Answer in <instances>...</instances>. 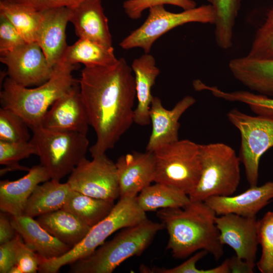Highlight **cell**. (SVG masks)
Instances as JSON below:
<instances>
[{"mask_svg":"<svg viewBox=\"0 0 273 273\" xmlns=\"http://www.w3.org/2000/svg\"><path fill=\"white\" fill-rule=\"evenodd\" d=\"M124 58L113 65L85 66L78 80L90 126L96 134L92 158L113 149L134 122L135 85Z\"/></svg>","mask_w":273,"mask_h":273,"instance_id":"6da1fadb","label":"cell"},{"mask_svg":"<svg viewBox=\"0 0 273 273\" xmlns=\"http://www.w3.org/2000/svg\"><path fill=\"white\" fill-rule=\"evenodd\" d=\"M157 216L167 230L166 249L174 257L186 258L200 250L206 251L215 260L223 255L217 215L204 201H191L183 207L161 209Z\"/></svg>","mask_w":273,"mask_h":273,"instance_id":"7a4b0ae2","label":"cell"},{"mask_svg":"<svg viewBox=\"0 0 273 273\" xmlns=\"http://www.w3.org/2000/svg\"><path fill=\"white\" fill-rule=\"evenodd\" d=\"M77 66L61 60L54 66L51 77L34 88L22 86L7 77L0 92L2 107L20 115L30 129L40 126L52 104L78 82L72 75Z\"/></svg>","mask_w":273,"mask_h":273,"instance_id":"3957f363","label":"cell"},{"mask_svg":"<svg viewBox=\"0 0 273 273\" xmlns=\"http://www.w3.org/2000/svg\"><path fill=\"white\" fill-rule=\"evenodd\" d=\"M161 222L147 219L124 228L111 240L102 244L90 255L70 264L71 273H111L121 263L139 256L164 228Z\"/></svg>","mask_w":273,"mask_h":273,"instance_id":"277c9868","label":"cell"},{"mask_svg":"<svg viewBox=\"0 0 273 273\" xmlns=\"http://www.w3.org/2000/svg\"><path fill=\"white\" fill-rule=\"evenodd\" d=\"M147 219L146 212L139 207L135 198H119L110 213L92 226L84 238L65 254L50 259L39 256L38 271L56 273L63 266L90 255L116 231L136 225Z\"/></svg>","mask_w":273,"mask_h":273,"instance_id":"5b68a950","label":"cell"},{"mask_svg":"<svg viewBox=\"0 0 273 273\" xmlns=\"http://www.w3.org/2000/svg\"><path fill=\"white\" fill-rule=\"evenodd\" d=\"M202 172L189 195L191 201H204L214 196L232 195L239 187L241 160L235 151L222 143L200 144Z\"/></svg>","mask_w":273,"mask_h":273,"instance_id":"8992f818","label":"cell"},{"mask_svg":"<svg viewBox=\"0 0 273 273\" xmlns=\"http://www.w3.org/2000/svg\"><path fill=\"white\" fill-rule=\"evenodd\" d=\"M31 130L30 142L51 179L60 181L85 158L89 145L87 135L49 130L41 125Z\"/></svg>","mask_w":273,"mask_h":273,"instance_id":"52a82bcc","label":"cell"},{"mask_svg":"<svg viewBox=\"0 0 273 273\" xmlns=\"http://www.w3.org/2000/svg\"><path fill=\"white\" fill-rule=\"evenodd\" d=\"M155 182L176 188L188 195L196 187L202 172L200 144L178 140L153 152Z\"/></svg>","mask_w":273,"mask_h":273,"instance_id":"ba28073f","label":"cell"},{"mask_svg":"<svg viewBox=\"0 0 273 273\" xmlns=\"http://www.w3.org/2000/svg\"><path fill=\"white\" fill-rule=\"evenodd\" d=\"M149 10V15L143 24L120 42L122 49L139 48L145 53H149L156 40L176 27L193 22L214 24L215 21V12L210 4L180 13L167 11L163 5L152 7Z\"/></svg>","mask_w":273,"mask_h":273,"instance_id":"9c48e42d","label":"cell"},{"mask_svg":"<svg viewBox=\"0 0 273 273\" xmlns=\"http://www.w3.org/2000/svg\"><path fill=\"white\" fill-rule=\"evenodd\" d=\"M226 117L240 133L239 157L247 180L250 187L256 186L260 158L273 147V119L251 116L236 108L229 111Z\"/></svg>","mask_w":273,"mask_h":273,"instance_id":"30bf717a","label":"cell"},{"mask_svg":"<svg viewBox=\"0 0 273 273\" xmlns=\"http://www.w3.org/2000/svg\"><path fill=\"white\" fill-rule=\"evenodd\" d=\"M66 182L72 190L92 197L113 202L119 198L115 163L105 154L83 159Z\"/></svg>","mask_w":273,"mask_h":273,"instance_id":"8fae6325","label":"cell"},{"mask_svg":"<svg viewBox=\"0 0 273 273\" xmlns=\"http://www.w3.org/2000/svg\"><path fill=\"white\" fill-rule=\"evenodd\" d=\"M0 61L7 67L8 77L25 87L43 83L54 70L36 41L25 42L11 51L0 53Z\"/></svg>","mask_w":273,"mask_h":273,"instance_id":"7c38bea8","label":"cell"},{"mask_svg":"<svg viewBox=\"0 0 273 273\" xmlns=\"http://www.w3.org/2000/svg\"><path fill=\"white\" fill-rule=\"evenodd\" d=\"M215 222L221 243L231 247L238 257L255 266L259 244L256 217L226 214L216 216Z\"/></svg>","mask_w":273,"mask_h":273,"instance_id":"4fadbf2b","label":"cell"},{"mask_svg":"<svg viewBox=\"0 0 273 273\" xmlns=\"http://www.w3.org/2000/svg\"><path fill=\"white\" fill-rule=\"evenodd\" d=\"M41 126L52 130L87 135L90 124L78 82L52 104Z\"/></svg>","mask_w":273,"mask_h":273,"instance_id":"5bb4252c","label":"cell"},{"mask_svg":"<svg viewBox=\"0 0 273 273\" xmlns=\"http://www.w3.org/2000/svg\"><path fill=\"white\" fill-rule=\"evenodd\" d=\"M119 198H134L155 181L156 164L153 152H132L121 156L115 163Z\"/></svg>","mask_w":273,"mask_h":273,"instance_id":"9a60e30c","label":"cell"},{"mask_svg":"<svg viewBox=\"0 0 273 273\" xmlns=\"http://www.w3.org/2000/svg\"><path fill=\"white\" fill-rule=\"evenodd\" d=\"M196 102L195 99L187 96L171 110L165 109L161 100L153 97L150 109L152 131L146 146V151L153 152L162 146L179 140V119Z\"/></svg>","mask_w":273,"mask_h":273,"instance_id":"2e32d148","label":"cell"},{"mask_svg":"<svg viewBox=\"0 0 273 273\" xmlns=\"http://www.w3.org/2000/svg\"><path fill=\"white\" fill-rule=\"evenodd\" d=\"M42 19L36 42L52 67L62 59L68 47L66 28L70 22L71 11L67 7H57L41 10Z\"/></svg>","mask_w":273,"mask_h":273,"instance_id":"e0dca14e","label":"cell"},{"mask_svg":"<svg viewBox=\"0 0 273 273\" xmlns=\"http://www.w3.org/2000/svg\"><path fill=\"white\" fill-rule=\"evenodd\" d=\"M273 199V181L257 186H251L235 196H214L204 202L216 214H235L253 217Z\"/></svg>","mask_w":273,"mask_h":273,"instance_id":"ac0fdd59","label":"cell"},{"mask_svg":"<svg viewBox=\"0 0 273 273\" xmlns=\"http://www.w3.org/2000/svg\"><path fill=\"white\" fill-rule=\"evenodd\" d=\"M51 179L46 169L40 164L34 165L28 173L15 180L0 181V210L11 216L24 214L27 202L35 188Z\"/></svg>","mask_w":273,"mask_h":273,"instance_id":"d6986e66","label":"cell"},{"mask_svg":"<svg viewBox=\"0 0 273 273\" xmlns=\"http://www.w3.org/2000/svg\"><path fill=\"white\" fill-rule=\"evenodd\" d=\"M102 0H86L69 8L70 22L79 38L87 39L112 47V39L101 4Z\"/></svg>","mask_w":273,"mask_h":273,"instance_id":"ffe728a7","label":"cell"},{"mask_svg":"<svg viewBox=\"0 0 273 273\" xmlns=\"http://www.w3.org/2000/svg\"><path fill=\"white\" fill-rule=\"evenodd\" d=\"M11 221L25 244L42 258L60 257L72 248L51 235L33 217L24 214L11 216Z\"/></svg>","mask_w":273,"mask_h":273,"instance_id":"44dd1931","label":"cell"},{"mask_svg":"<svg viewBox=\"0 0 273 273\" xmlns=\"http://www.w3.org/2000/svg\"><path fill=\"white\" fill-rule=\"evenodd\" d=\"M228 66L234 77L250 90L273 96V59L246 56L232 59Z\"/></svg>","mask_w":273,"mask_h":273,"instance_id":"7402d4cb","label":"cell"},{"mask_svg":"<svg viewBox=\"0 0 273 273\" xmlns=\"http://www.w3.org/2000/svg\"><path fill=\"white\" fill-rule=\"evenodd\" d=\"M131 68L134 73L138 100L137 106L134 110V122L145 126L151 123L150 109L153 98L151 89L160 71L156 65L155 58L149 53L134 59Z\"/></svg>","mask_w":273,"mask_h":273,"instance_id":"603a6c76","label":"cell"},{"mask_svg":"<svg viewBox=\"0 0 273 273\" xmlns=\"http://www.w3.org/2000/svg\"><path fill=\"white\" fill-rule=\"evenodd\" d=\"M36 220L51 235L72 248L84 238L92 228L62 209L38 216Z\"/></svg>","mask_w":273,"mask_h":273,"instance_id":"cb8c5ba5","label":"cell"},{"mask_svg":"<svg viewBox=\"0 0 273 273\" xmlns=\"http://www.w3.org/2000/svg\"><path fill=\"white\" fill-rule=\"evenodd\" d=\"M71 190L67 182L53 179L38 185L27 202L24 214L34 218L62 209Z\"/></svg>","mask_w":273,"mask_h":273,"instance_id":"d4e9b609","label":"cell"},{"mask_svg":"<svg viewBox=\"0 0 273 273\" xmlns=\"http://www.w3.org/2000/svg\"><path fill=\"white\" fill-rule=\"evenodd\" d=\"M61 60L71 64L82 63L88 66L113 65L118 59L115 56L113 47L79 38L74 43L68 46Z\"/></svg>","mask_w":273,"mask_h":273,"instance_id":"484cf974","label":"cell"},{"mask_svg":"<svg viewBox=\"0 0 273 273\" xmlns=\"http://www.w3.org/2000/svg\"><path fill=\"white\" fill-rule=\"evenodd\" d=\"M135 200L139 207L145 212L183 207L191 201L189 195L183 192L158 183L144 189Z\"/></svg>","mask_w":273,"mask_h":273,"instance_id":"4316f807","label":"cell"},{"mask_svg":"<svg viewBox=\"0 0 273 273\" xmlns=\"http://www.w3.org/2000/svg\"><path fill=\"white\" fill-rule=\"evenodd\" d=\"M115 204L71 190L62 209L67 211L90 227L107 217Z\"/></svg>","mask_w":273,"mask_h":273,"instance_id":"83f0119b","label":"cell"},{"mask_svg":"<svg viewBox=\"0 0 273 273\" xmlns=\"http://www.w3.org/2000/svg\"><path fill=\"white\" fill-rule=\"evenodd\" d=\"M0 16L6 18L27 42L36 41L42 12L27 6L0 0Z\"/></svg>","mask_w":273,"mask_h":273,"instance_id":"f1b7e54d","label":"cell"},{"mask_svg":"<svg viewBox=\"0 0 273 273\" xmlns=\"http://www.w3.org/2000/svg\"><path fill=\"white\" fill-rule=\"evenodd\" d=\"M215 12L214 36L218 47L228 50L233 46L234 29L241 0H207Z\"/></svg>","mask_w":273,"mask_h":273,"instance_id":"f546056e","label":"cell"},{"mask_svg":"<svg viewBox=\"0 0 273 273\" xmlns=\"http://www.w3.org/2000/svg\"><path fill=\"white\" fill-rule=\"evenodd\" d=\"M197 91L207 90L214 97L230 102H239L247 104L257 115L273 119V98L268 96L245 90L225 92L216 86H210L200 79L195 83Z\"/></svg>","mask_w":273,"mask_h":273,"instance_id":"4dcf8cb0","label":"cell"},{"mask_svg":"<svg viewBox=\"0 0 273 273\" xmlns=\"http://www.w3.org/2000/svg\"><path fill=\"white\" fill-rule=\"evenodd\" d=\"M35 147L29 141L7 142L0 141V164L6 167L0 170L1 176L13 170L28 171L27 167L19 161L32 155H37Z\"/></svg>","mask_w":273,"mask_h":273,"instance_id":"1f68e13d","label":"cell"},{"mask_svg":"<svg viewBox=\"0 0 273 273\" xmlns=\"http://www.w3.org/2000/svg\"><path fill=\"white\" fill-rule=\"evenodd\" d=\"M257 236L261 254L256 266L262 273H273V211L258 220Z\"/></svg>","mask_w":273,"mask_h":273,"instance_id":"d6a6232c","label":"cell"},{"mask_svg":"<svg viewBox=\"0 0 273 273\" xmlns=\"http://www.w3.org/2000/svg\"><path fill=\"white\" fill-rule=\"evenodd\" d=\"M247 56L256 59H273V6L256 30Z\"/></svg>","mask_w":273,"mask_h":273,"instance_id":"836d02e7","label":"cell"},{"mask_svg":"<svg viewBox=\"0 0 273 273\" xmlns=\"http://www.w3.org/2000/svg\"><path fill=\"white\" fill-rule=\"evenodd\" d=\"M29 127L25 121L13 111L0 109V141L28 142L31 139Z\"/></svg>","mask_w":273,"mask_h":273,"instance_id":"e575fe53","label":"cell"},{"mask_svg":"<svg viewBox=\"0 0 273 273\" xmlns=\"http://www.w3.org/2000/svg\"><path fill=\"white\" fill-rule=\"evenodd\" d=\"M208 252L205 250H200L192 256L183 263L170 268L151 267L141 266L140 270L143 272L152 273H230V269L227 259L220 265L208 269H199L196 264Z\"/></svg>","mask_w":273,"mask_h":273,"instance_id":"d590c367","label":"cell"},{"mask_svg":"<svg viewBox=\"0 0 273 273\" xmlns=\"http://www.w3.org/2000/svg\"><path fill=\"white\" fill-rule=\"evenodd\" d=\"M164 5H171L181 8L184 10L196 7L193 0H126L123 2V8L129 18L135 20L142 17L146 9Z\"/></svg>","mask_w":273,"mask_h":273,"instance_id":"8d00e7d4","label":"cell"},{"mask_svg":"<svg viewBox=\"0 0 273 273\" xmlns=\"http://www.w3.org/2000/svg\"><path fill=\"white\" fill-rule=\"evenodd\" d=\"M16 238V265L21 273H35L39 263L38 254L29 248L17 233Z\"/></svg>","mask_w":273,"mask_h":273,"instance_id":"74e56055","label":"cell"},{"mask_svg":"<svg viewBox=\"0 0 273 273\" xmlns=\"http://www.w3.org/2000/svg\"><path fill=\"white\" fill-rule=\"evenodd\" d=\"M25 42L13 24L0 16V53L11 51Z\"/></svg>","mask_w":273,"mask_h":273,"instance_id":"f35d334b","label":"cell"},{"mask_svg":"<svg viewBox=\"0 0 273 273\" xmlns=\"http://www.w3.org/2000/svg\"><path fill=\"white\" fill-rule=\"evenodd\" d=\"M27 6L36 11L57 8L73 7L86 0H4Z\"/></svg>","mask_w":273,"mask_h":273,"instance_id":"ab89813d","label":"cell"},{"mask_svg":"<svg viewBox=\"0 0 273 273\" xmlns=\"http://www.w3.org/2000/svg\"><path fill=\"white\" fill-rule=\"evenodd\" d=\"M16 238L0 244V272L9 273L16 264Z\"/></svg>","mask_w":273,"mask_h":273,"instance_id":"60d3db41","label":"cell"},{"mask_svg":"<svg viewBox=\"0 0 273 273\" xmlns=\"http://www.w3.org/2000/svg\"><path fill=\"white\" fill-rule=\"evenodd\" d=\"M16 232L11 221L3 212L0 214V244L12 240Z\"/></svg>","mask_w":273,"mask_h":273,"instance_id":"b9f144b4","label":"cell"},{"mask_svg":"<svg viewBox=\"0 0 273 273\" xmlns=\"http://www.w3.org/2000/svg\"><path fill=\"white\" fill-rule=\"evenodd\" d=\"M228 260L230 273H252L254 272V266L240 259L236 255L228 259Z\"/></svg>","mask_w":273,"mask_h":273,"instance_id":"7bdbcfd3","label":"cell"}]
</instances>
